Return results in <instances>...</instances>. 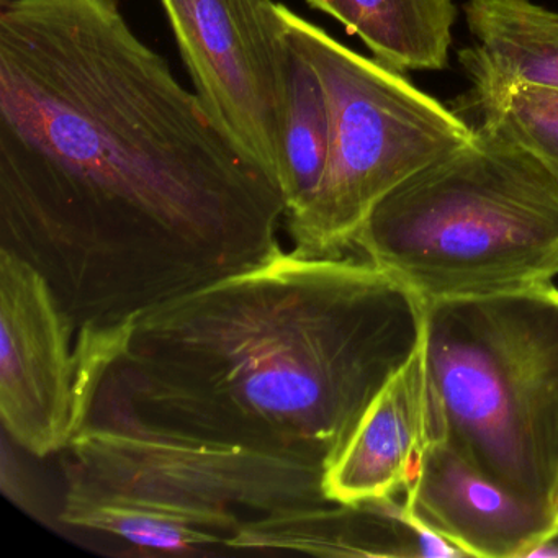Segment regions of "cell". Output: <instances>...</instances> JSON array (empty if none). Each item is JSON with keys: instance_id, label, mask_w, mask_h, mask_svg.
Instances as JSON below:
<instances>
[{"instance_id": "3", "label": "cell", "mask_w": 558, "mask_h": 558, "mask_svg": "<svg viewBox=\"0 0 558 558\" xmlns=\"http://www.w3.org/2000/svg\"><path fill=\"white\" fill-rule=\"evenodd\" d=\"M354 250L424 305L551 286L558 181L524 146L478 122L469 142L372 208Z\"/></svg>"}, {"instance_id": "13", "label": "cell", "mask_w": 558, "mask_h": 558, "mask_svg": "<svg viewBox=\"0 0 558 558\" xmlns=\"http://www.w3.org/2000/svg\"><path fill=\"white\" fill-rule=\"evenodd\" d=\"M357 35L375 60L401 71H440L449 63L453 0H306Z\"/></svg>"}, {"instance_id": "4", "label": "cell", "mask_w": 558, "mask_h": 558, "mask_svg": "<svg viewBox=\"0 0 558 558\" xmlns=\"http://www.w3.org/2000/svg\"><path fill=\"white\" fill-rule=\"evenodd\" d=\"M64 452L60 521L156 554L227 547L256 519L329 502L323 466L250 447L87 424Z\"/></svg>"}, {"instance_id": "16", "label": "cell", "mask_w": 558, "mask_h": 558, "mask_svg": "<svg viewBox=\"0 0 558 558\" xmlns=\"http://www.w3.org/2000/svg\"><path fill=\"white\" fill-rule=\"evenodd\" d=\"M557 511H558V498H557Z\"/></svg>"}, {"instance_id": "5", "label": "cell", "mask_w": 558, "mask_h": 558, "mask_svg": "<svg viewBox=\"0 0 558 558\" xmlns=\"http://www.w3.org/2000/svg\"><path fill=\"white\" fill-rule=\"evenodd\" d=\"M442 439L483 475L557 508L558 289L424 305Z\"/></svg>"}, {"instance_id": "14", "label": "cell", "mask_w": 558, "mask_h": 558, "mask_svg": "<svg viewBox=\"0 0 558 558\" xmlns=\"http://www.w3.org/2000/svg\"><path fill=\"white\" fill-rule=\"evenodd\" d=\"M287 38L289 58L280 191L289 215L312 198L325 174L331 143V113L318 74L289 34Z\"/></svg>"}, {"instance_id": "15", "label": "cell", "mask_w": 558, "mask_h": 558, "mask_svg": "<svg viewBox=\"0 0 558 558\" xmlns=\"http://www.w3.org/2000/svg\"><path fill=\"white\" fill-rule=\"evenodd\" d=\"M480 123L495 126L531 151L558 181V90L518 86L472 96Z\"/></svg>"}, {"instance_id": "6", "label": "cell", "mask_w": 558, "mask_h": 558, "mask_svg": "<svg viewBox=\"0 0 558 558\" xmlns=\"http://www.w3.org/2000/svg\"><path fill=\"white\" fill-rule=\"evenodd\" d=\"M279 9L290 40L318 74L331 113L325 174L312 198L287 215V225L300 253L345 256L372 208L469 142L473 126L401 71L351 50L287 5Z\"/></svg>"}, {"instance_id": "2", "label": "cell", "mask_w": 558, "mask_h": 558, "mask_svg": "<svg viewBox=\"0 0 558 558\" xmlns=\"http://www.w3.org/2000/svg\"><path fill=\"white\" fill-rule=\"evenodd\" d=\"M423 336L424 303L371 260L280 250L136 316L87 424L326 469Z\"/></svg>"}, {"instance_id": "7", "label": "cell", "mask_w": 558, "mask_h": 558, "mask_svg": "<svg viewBox=\"0 0 558 558\" xmlns=\"http://www.w3.org/2000/svg\"><path fill=\"white\" fill-rule=\"evenodd\" d=\"M126 325L81 329L40 270L0 250V420L37 457L64 452L86 427L94 395Z\"/></svg>"}, {"instance_id": "11", "label": "cell", "mask_w": 558, "mask_h": 558, "mask_svg": "<svg viewBox=\"0 0 558 558\" xmlns=\"http://www.w3.org/2000/svg\"><path fill=\"white\" fill-rule=\"evenodd\" d=\"M227 547L323 557H465L397 498L352 505L329 501L266 515L244 525Z\"/></svg>"}, {"instance_id": "1", "label": "cell", "mask_w": 558, "mask_h": 558, "mask_svg": "<svg viewBox=\"0 0 558 558\" xmlns=\"http://www.w3.org/2000/svg\"><path fill=\"white\" fill-rule=\"evenodd\" d=\"M286 215L120 0H2L0 250L76 335L270 259Z\"/></svg>"}, {"instance_id": "10", "label": "cell", "mask_w": 558, "mask_h": 558, "mask_svg": "<svg viewBox=\"0 0 558 558\" xmlns=\"http://www.w3.org/2000/svg\"><path fill=\"white\" fill-rule=\"evenodd\" d=\"M437 440H444L442 433L421 344L378 391L326 466V499L352 505L407 495L423 470L427 450Z\"/></svg>"}, {"instance_id": "8", "label": "cell", "mask_w": 558, "mask_h": 558, "mask_svg": "<svg viewBox=\"0 0 558 558\" xmlns=\"http://www.w3.org/2000/svg\"><path fill=\"white\" fill-rule=\"evenodd\" d=\"M197 97L280 187L289 38L274 0H161Z\"/></svg>"}, {"instance_id": "9", "label": "cell", "mask_w": 558, "mask_h": 558, "mask_svg": "<svg viewBox=\"0 0 558 558\" xmlns=\"http://www.w3.org/2000/svg\"><path fill=\"white\" fill-rule=\"evenodd\" d=\"M408 511L465 557L529 558L558 537V511L483 475L446 440L427 450L403 498Z\"/></svg>"}, {"instance_id": "12", "label": "cell", "mask_w": 558, "mask_h": 558, "mask_svg": "<svg viewBox=\"0 0 558 558\" xmlns=\"http://www.w3.org/2000/svg\"><path fill=\"white\" fill-rule=\"evenodd\" d=\"M472 47L459 61L472 96L518 86L558 90V11L534 0H466Z\"/></svg>"}]
</instances>
